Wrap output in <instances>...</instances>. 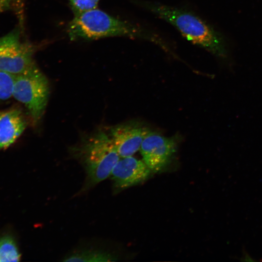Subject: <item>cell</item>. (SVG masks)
Instances as JSON below:
<instances>
[{
    "mask_svg": "<svg viewBox=\"0 0 262 262\" xmlns=\"http://www.w3.org/2000/svg\"><path fill=\"white\" fill-rule=\"evenodd\" d=\"M9 1V2L11 3V2H19V1H22V0H8Z\"/></svg>",
    "mask_w": 262,
    "mask_h": 262,
    "instance_id": "15",
    "label": "cell"
},
{
    "mask_svg": "<svg viewBox=\"0 0 262 262\" xmlns=\"http://www.w3.org/2000/svg\"><path fill=\"white\" fill-rule=\"evenodd\" d=\"M10 4L8 0H0V13L8 9Z\"/></svg>",
    "mask_w": 262,
    "mask_h": 262,
    "instance_id": "14",
    "label": "cell"
},
{
    "mask_svg": "<svg viewBox=\"0 0 262 262\" xmlns=\"http://www.w3.org/2000/svg\"><path fill=\"white\" fill-rule=\"evenodd\" d=\"M49 96V81L37 66L16 76L13 97L24 105L34 123L42 118Z\"/></svg>",
    "mask_w": 262,
    "mask_h": 262,
    "instance_id": "4",
    "label": "cell"
},
{
    "mask_svg": "<svg viewBox=\"0 0 262 262\" xmlns=\"http://www.w3.org/2000/svg\"><path fill=\"white\" fill-rule=\"evenodd\" d=\"M150 171L144 162L130 156L119 159L111 175L115 189H122L144 181Z\"/></svg>",
    "mask_w": 262,
    "mask_h": 262,
    "instance_id": "8",
    "label": "cell"
},
{
    "mask_svg": "<svg viewBox=\"0 0 262 262\" xmlns=\"http://www.w3.org/2000/svg\"><path fill=\"white\" fill-rule=\"evenodd\" d=\"M67 33L72 40H91L112 36H125L151 42L172 54V48L160 36L151 31L113 17L94 8L75 15L69 22Z\"/></svg>",
    "mask_w": 262,
    "mask_h": 262,
    "instance_id": "1",
    "label": "cell"
},
{
    "mask_svg": "<svg viewBox=\"0 0 262 262\" xmlns=\"http://www.w3.org/2000/svg\"><path fill=\"white\" fill-rule=\"evenodd\" d=\"M149 131L138 123L129 122L112 128L109 135L119 156L124 158L132 156L140 149Z\"/></svg>",
    "mask_w": 262,
    "mask_h": 262,
    "instance_id": "7",
    "label": "cell"
},
{
    "mask_svg": "<svg viewBox=\"0 0 262 262\" xmlns=\"http://www.w3.org/2000/svg\"><path fill=\"white\" fill-rule=\"evenodd\" d=\"M80 153L87 175L86 185L89 186L111 175L120 157L110 135L103 131L89 137L83 143Z\"/></svg>",
    "mask_w": 262,
    "mask_h": 262,
    "instance_id": "3",
    "label": "cell"
},
{
    "mask_svg": "<svg viewBox=\"0 0 262 262\" xmlns=\"http://www.w3.org/2000/svg\"><path fill=\"white\" fill-rule=\"evenodd\" d=\"M26 127V120L18 109L0 112V150L14 143Z\"/></svg>",
    "mask_w": 262,
    "mask_h": 262,
    "instance_id": "9",
    "label": "cell"
},
{
    "mask_svg": "<svg viewBox=\"0 0 262 262\" xmlns=\"http://www.w3.org/2000/svg\"><path fill=\"white\" fill-rule=\"evenodd\" d=\"M176 147L173 139L149 131L140 149L144 163L151 171L156 172L168 164L175 152Z\"/></svg>",
    "mask_w": 262,
    "mask_h": 262,
    "instance_id": "6",
    "label": "cell"
},
{
    "mask_svg": "<svg viewBox=\"0 0 262 262\" xmlns=\"http://www.w3.org/2000/svg\"><path fill=\"white\" fill-rule=\"evenodd\" d=\"M20 254L13 238L5 236L0 239V262H18Z\"/></svg>",
    "mask_w": 262,
    "mask_h": 262,
    "instance_id": "11",
    "label": "cell"
},
{
    "mask_svg": "<svg viewBox=\"0 0 262 262\" xmlns=\"http://www.w3.org/2000/svg\"><path fill=\"white\" fill-rule=\"evenodd\" d=\"M174 26L188 41L214 55L224 57L226 51L220 37L206 22L189 12L159 3L135 1Z\"/></svg>",
    "mask_w": 262,
    "mask_h": 262,
    "instance_id": "2",
    "label": "cell"
},
{
    "mask_svg": "<svg viewBox=\"0 0 262 262\" xmlns=\"http://www.w3.org/2000/svg\"><path fill=\"white\" fill-rule=\"evenodd\" d=\"M74 15L96 8L99 0H68Z\"/></svg>",
    "mask_w": 262,
    "mask_h": 262,
    "instance_id": "13",
    "label": "cell"
},
{
    "mask_svg": "<svg viewBox=\"0 0 262 262\" xmlns=\"http://www.w3.org/2000/svg\"><path fill=\"white\" fill-rule=\"evenodd\" d=\"M34 49L20 39L15 29L0 38V71L15 76L27 73L37 66L33 59Z\"/></svg>",
    "mask_w": 262,
    "mask_h": 262,
    "instance_id": "5",
    "label": "cell"
},
{
    "mask_svg": "<svg viewBox=\"0 0 262 262\" xmlns=\"http://www.w3.org/2000/svg\"><path fill=\"white\" fill-rule=\"evenodd\" d=\"M16 76L0 71V100L13 97Z\"/></svg>",
    "mask_w": 262,
    "mask_h": 262,
    "instance_id": "12",
    "label": "cell"
},
{
    "mask_svg": "<svg viewBox=\"0 0 262 262\" xmlns=\"http://www.w3.org/2000/svg\"><path fill=\"white\" fill-rule=\"evenodd\" d=\"M110 253L100 250H83L76 252L63 260L65 262H109L115 260Z\"/></svg>",
    "mask_w": 262,
    "mask_h": 262,
    "instance_id": "10",
    "label": "cell"
}]
</instances>
